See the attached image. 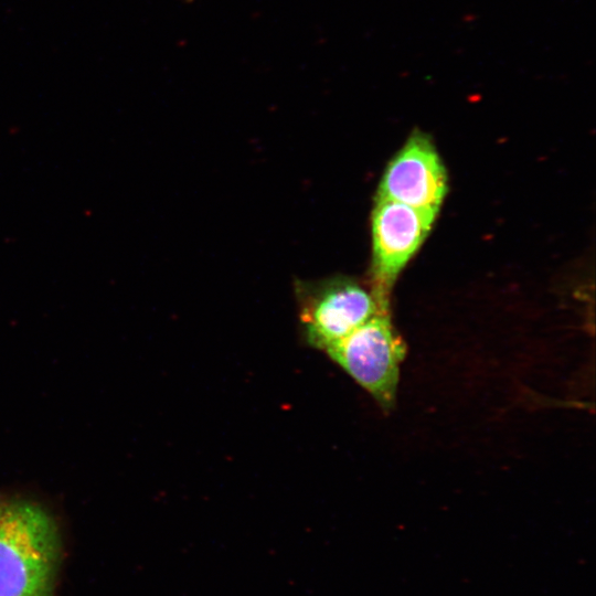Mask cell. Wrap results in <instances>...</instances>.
Wrapping results in <instances>:
<instances>
[{"label": "cell", "mask_w": 596, "mask_h": 596, "mask_svg": "<svg viewBox=\"0 0 596 596\" xmlns=\"http://www.w3.org/2000/svg\"><path fill=\"white\" fill-rule=\"evenodd\" d=\"M324 352L385 411L396 400L400 368L406 348L389 309H382Z\"/></svg>", "instance_id": "2"}, {"label": "cell", "mask_w": 596, "mask_h": 596, "mask_svg": "<svg viewBox=\"0 0 596 596\" xmlns=\"http://www.w3.org/2000/svg\"><path fill=\"white\" fill-rule=\"evenodd\" d=\"M297 294L305 340L323 351L380 310L389 309L373 292L342 277L298 284Z\"/></svg>", "instance_id": "3"}, {"label": "cell", "mask_w": 596, "mask_h": 596, "mask_svg": "<svg viewBox=\"0 0 596 596\" xmlns=\"http://www.w3.org/2000/svg\"><path fill=\"white\" fill-rule=\"evenodd\" d=\"M446 191V174L435 148L414 134L387 166L376 199L396 201L437 213Z\"/></svg>", "instance_id": "5"}, {"label": "cell", "mask_w": 596, "mask_h": 596, "mask_svg": "<svg viewBox=\"0 0 596 596\" xmlns=\"http://www.w3.org/2000/svg\"><path fill=\"white\" fill-rule=\"evenodd\" d=\"M61 538L38 503L0 498V596H52Z\"/></svg>", "instance_id": "1"}, {"label": "cell", "mask_w": 596, "mask_h": 596, "mask_svg": "<svg viewBox=\"0 0 596 596\" xmlns=\"http://www.w3.org/2000/svg\"><path fill=\"white\" fill-rule=\"evenodd\" d=\"M435 216L396 201L376 199L372 215L373 294L380 301L389 304L392 283L426 237Z\"/></svg>", "instance_id": "4"}]
</instances>
